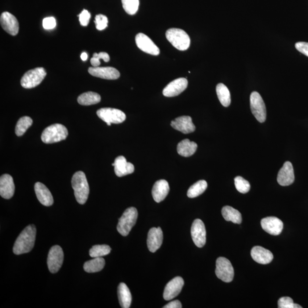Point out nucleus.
<instances>
[{
    "instance_id": "obj_9",
    "label": "nucleus",
    "mask_w": 308,
    "mask_h": 308,
    "mask_svg": "<svg viewBox=\"0 0 308 308\" xmlns=\"http://www.w3.org/2000/svg\"><path fill=\"white\" fill-rule=\"evenodd\" d=\"M250 105L252 114L258 121L264 122L266 117V107L263 98L257 91H253L251 94Z\"/></svg>"
},
{
    "instance_id": "obj_24",
    "label": "nucleus",
    "mask_w": 308,
    "mask_h": 308,
    "mask_svg": "<svg viewBox=\"0 0 308 308\" xmlns=\"http://www.w3.org/2000/svg\"><path fill=\"white\" fill-rule=\"evenodd\" d=\"M252 259L261 264H268L273 259L271 252L260 246L254 247L251 250Z\"/></svg>"
},
{
    "instance_id": "obj_43",
    "label": "nucleus",
    "mask_w": 308,
    "mask_h": 308,
    "mask_svg": "<svg viewBox=\"0 0 308 308\" xmlns=\"http://www.w3.org/2000/svg\"><path fill=\"white\" fill-rule=\"evenodd\" d=\"M164 308H182V303L179 300H176L174 301H172L168 303L167 305H165Z\"/></svg>"
},
{
    "instance_id": "obj_29",
    "label": "nucleus",
    "mask_w": 308,
    "mask_h": 308,
    "mask_svg": "<svg viewBox=\"0 0 308 308\" xmlns=\"http://www.w3.org/2000/svg\"><path fill=\"white\" fill-rule=\"evenodd\" d=\"M101 100L100 95L92 91L83 93L77 99L78 103L83 106L95 105L99 103Z\"/></svg>"
},
{
    "instance_id": "obj_21",
    "label": "nucleus",
    "mask_w": 308,
    "mask_h": 308,
    "mask_svg": "<svg viewBox=\"0 0 308 308\" xmlns=\"http://www.w3.org/2000/svg\"><path fill=\"white\" fill-rule=\"evenodd\" d=\"M15 186L13 178L9 174H4L0 178V195L2 197L10 199L13 197Z\"/></svg>"
},
{
    "instance_id": "obj_32",
    "label": "nucleus",
    "mask_w": 308,
    "mask_h": 308,
    "mask_svg": "<svg viewBox=\"0 0 308 308\" xmlns=\"http://www.w3.org/2000/svg\"><path fill=\"white\" fill-rule=\"evenodd\" d=\"M207 183L206 181L201 180L195 183L193 186L190 187L187 192V196L190 198H194L202 194L207 188Z\"/></svg>"
},
{
    "instance_id": "obj_28",
    "label": "nucleus",
    "mask_w": 308,
    "mask_h": 308,
    "mask_svg": "<svg viewBox=\"0 0 308 308\" xmlns=\"http://www.w3.org/2000/svg\"><path fill=\"white\" fill-rule=\"evenodd\" d=\"M222 215L227 221H230L235 224H240L242 222V217L240 212L230 206H225L222 210Z\"/></svg>"
},
{
    "instance_id": "obj_33",
    "label": "nucleus",
    "mask_w": 308,
    "mask_h": 308,
    "mask_svg": "<svg viewBox=\"0 0 308 308\" xmlns=\"http://www.w3.org/2000/svg\"><path fill=\"white\" fill-rule=\"evenodd\" d=\"M32 124L33 120L29 116H23L21 118L16 124L15 131L16 135L19 136L24 135Z\"/></svg>"
},
{
    "instance_id": "obj_42",
    "label": "nucleus",
    "mask_w": 308,
    "mask_h": 308,
    "mask_svg": "<svg viewBox=\"0 0 308 308\" xmlns=\"http://www.w3.org/2000/svg\"><path fill=\"white\" fill-rule=\"evenodd\" d=\"M295 47L297 51L303 55L308 57V43L306 42H298L295 44Z\"/></svg>"
},
{
    "instance_id": "obj_20",
    "label": "nucleus",
    "mask_w": 308,
    "mask_h": 308,
    "mask_svg": "<svg viewBox=\"0 0 308 308\" xmlns=\"http://www.w3.org/2000/svg\"><path fill=\"white\" fill-rule=\"evenodd\" d=\"M171 126L176 130L185 134L193 132L196 129L193 122L192 118L189 116H182L175 119L171 123Z\"/></svg>"
},
{
    "instance_id": "obj_26",
    "label": "nucleus",
    "mask_w": 308,
    "mask_h": 308,
    "mask_svg": "<svg viewBox=\"0 0 308 308\" xmlns=\"http://www.w3.org/2000/svg\"><path fill=\"white\" fill-rule=\"evenodd\" d=\"M197 148L198 145L196 143L186 139L178 143L177 151L182 157H189L192 156L196 152Z\"/></svg>"
},
{
    "instance_id": "obj_44",
    "label": "nucleus",
    "mask_w": 308,
    "mask_h": 308,
    "mask_svg": "<svg viewBox=\"0 0 308 308\" xmlns=\"http://www.w3.org/2000/svg\"><path fill=\"white\" fill-rule=\"evenodd\" d=\"M87 58H88V56H87V54L86 52H83L81 55V58L82 61H85L87 60Z\"/></svg>"
},
{
    "instance_id": "obj_6",
    "label": "nucleus",
    "mask_w": 308,
    "mask_h": 308,
    "mask_svg": "<svg viewBox=\"0 0 308 308\" xmlns=\"http://www.w3.org/2000/svg\"><path fill=\"white\" fill-rule=\"evenodd\" d=\"M47 76L43 68L30 70L25 74L21 80V85L26 89H32L39 86Z\"/></svg>"
},
{
    "instance_id": "obj_31",
    "label": "nucleus",
    "mask_w": 308,
    "mask_h": 308,
    "mask_svg": "<svg viewBox=\"0 0 308 308\" xmlns=\"http://www.w3.org/2000/svg\"><path fill=\"white\" fill-rule=\"evenodd\" d=\"M216 90L219 100L222 105L224 107L230 106L231 99L230 92L228 87L223 84H219L216 86Z\"/></svg>"
},
{
    "instance_id": "obj_15",
    "label": "nucleus",
    "mask_w": 308,
    "mask_h": 308,
    "mask_svg": "<svg viewBox=\"0 0 308 308\" xmlns=\"http://www.w3.org/2000/svg\"><path fill=\"white\" fill-rule=\"evenodd\" d=\"M184 280L181 277H176L171 280L166 285L164 293L166 300L169 301L177 296L181 292Z\"/></svg>"
},
{
    "instance_id": "obj_11",
    "label": "nucleus",
    "mask_w": 308,
    "mask_h": 308,
    "mask_svg": "<svg viewBox=\"0 0 308 308\" xmlns=\"http://www.w3.org/2000/svg\"><path fill=\"white\" fill-rule=\"evenodd\" d=\"M191 233L195 244L199 248L204 247L206 243V231L205 224L201 219L194 220Z\"/></svg>"
},
{
    "instance_id": "obj_23",
    "label": "nucleus",
    "mask_w": 308,
    "mask_h": 308,
    "mask_svg": "<svg viewBox=\"0 0 308 308\" xmlns=\"http://www.w3.org/2000/svg\"><path fill=\"white\" fill-rule=\"evenodd\" d=\"M35 190L37 199L45 206H51L54 200L51 191L42 183L37 182L35 185Z\"/></svg>"
},
{
    "instance_id": "obj_2",
    "label": "nucleus",
    "mask_w": 308,
    "mask_h": 308,
    "mask_svg": "<svg viewBox=\"0 0 308 308\" xmlns=\"http://www.w3.org/2000/svg\"><path fill=\"white\" fill-rule=\"evenodd\" d=\"M72 185L77 201L80 205H84L90 193L89 183L85 173L82 172L75 173L72 178Z\"/></svg>"
},
{
    "instance_id": "obj_18",
    "label": "nucleus",
    "mask_w": 308,
    "mask_h": 308,
    "mask_svg": "<svg viewBox=\"0 0 308 308\" xmlns=\"http://www.w3.org/2000/svg\"><path fill=\"white\" fill-rule=\"evenodd\" d=\"M294 181L293 165L290 162H286L278 173L277 182L282 186L292 185Z\"/></svg>"
},
{
    "instance_id": "obj_8",
    "label": "nucleus",
    "mask_w": 308,
    "mask_h": 308,
    "mask_svg": "<svg viewBox=\"0 0 308 308\" xmlns=\"http://www.w3.org/2000/svg\"><path fill=\"white\" fill-rule=\"evenodd\" d=\"M97 114L108 126L112 123H121L126 119V114L123 111L114 108H102L97 111Z\"/></svg>"
},
{
    "instance_id": "obj_14",
    "label": "nucleus",
    "mask_w": 308,
    "mask_h": 308,
    "mask_svg": "<svg viewBox=\"0 0 308 308\" xmlns=\"http://www.w3.org/2000/svg\"><path fill=\"white\" fill-rule=\"evenodd\" d=\"M0 23L4 30L12 36H16L19 31V24L15 17L9 13L4 12L0 18Z\"/></svg>"
},
{
    "instance_id": "obj_40",
    "label": "nucleus",
    "mask_w": 308,
    "mask_h": 308,
    "mask_svg": "<svg viewBox=\"0 0 308 308\" xmlns=\"http://www.w3.org/2000/svg\"><path fill=\"white\" fill-rule=\"evenodd\" d=\"M79 20L82 26L86 27L88 26L91 18V15L87 10H83L81 13L78 15Z\"/></svg>"
},
{
    "instance_id": "obj_34",
    "label": "nucleus",
    "mask_w": 308,
    "mask_h": 308,
    "mask_svg": "<svg viewBox=\"0 0 308 308\" xmlns=\"http://www.w3.org/2000/svg\"><path fill=\"white\" fill-rule=\"evenodd\" d=\"M111 250L107 245H96L90 249L89 255L91 257H102L109 255Z\"/></svg>"
},
{
    "instance_id": "obj_39",
    "label": "nucleus",
    "mask_w": 308,
    "mask_h": 308,
    "mask_svg": "<svg viewBox=\"0 0 308 308\" xmlns=\"http://www.w3.org/2000/svg\"><path fill=\"white\" fill-rule=\"evenodd\" d=\"M108 19L103 15H98L95 16L94 23L95 27L98 31H103L107 27Z\"/></svg>"
},
{
    "instance_id": "obj_22",
    "label": "nucleus",
    "mask_w": 308,
    "mask_h": 308,
    "mask_svg": "<svg viewBox=\"0 0 308 308\" xmlns=\"http://www.w3.org/2000/svg\"><path fill=\"white\" fill-rule=\"evenodd\" d=\"M114 167L116 176L122 177L134 173L135 168L134 165L129 163L123 156H119L116 158L114 163L112 164Z\"/></svg>"
},
{
    "instance_id": "obj_1",
    "label": "nucleus",
    "mask_w": 308,
    "mask_h": 308,
    "mask_svg": "<svg viewBox=\"0 0 308 308\" xmlns=\"http://www.w3.org/2000/svg\"><path fill=\"white\" fill-rule=\"evenodd\" d=\"M36 228L34 225H29L21 233L16 240L13 251L17 255L31 252L34 247Z\"/></svg>"
},
{
    "instance_id": "obj_10",
    "label": "nucleus",
    "mask_w": 308,
    "mask_h": 308,
    "mask_svg": "<svg viewBox=\"0 0 308 308\" xmlns=\"http://www.w3.org/2000/svg\"><path fill=\"white\" fill-rule=\"evenodd\" d=\"M64 252L59 245H55L50 249L48 257V268L52 273H56L60 269L64 261Z\"/></svg>"
},
{
    "instance_id": "obj_7",
    "label": "nucleus",
    "mask_w": 308,
    "mask_h": 308,
    "mask_svg": "<svg viewBox=\"0 0 308 308\" xmlns=\"http://www.w3.org/2000/svg\"><path fill=\"white\" fill-rule=\"evenodd\" d=\"M215 273L223 281L231 282L234 279V269L230 260L225 257H219L216 260Z\"/></svg>"
},
{
    "instance_id": "obj_25",
    "label": "nucleus",
    "mask_w": 308,
    "mask_h": 308,
    "mask_svg": "<svg viewBox=\"0 0 308 308\" xmlns=\"http://www.w3.org/2000/svg\"><path fill=\"white\" fill-rule=\"evenodd\" d=\"M170 191L169 183L166 180H160L155 183L152 190V197L157 203L164 201Z\"/></svg>"
},
{
    "instance_id": "obj_13",
    "label": "nucleus",
    "mask_w": 308,
    "mask_h": 308,
    "mask_svg": "<svg viewBox=\"0 0 308 308\" xmlns=\"http://www.w3.org/2000/svg\"><path fill=\"white\" fill-rule=\"evenodd\" d=\"M187 86H188V81L186 78L176 79L165 87L163 94L167 97L178 96L186 89Z\"/></svg>"
},
{
    "instance_id": "obj_17",
    "label": "nucleus",
    "mask_w": 308,
    "mask_h": 308,
    "mask_svg": "<svg viewBox=\"0 0 308 308\" xmlns=\"http://www.w3.org/2000/svg\"><path fill=\"white\" fill-rule=\"evenodd\" d=\"M261 225L265 232L274 236L280 235L284 226L281 220L276 217L264 218L261 220Z\"/></svg>"
},
{
    "instance_id": "obj_35",
    "label": "nucleus",
    "mask_w": 308,
    "mask_h": 308,
    "mask_svg": "<svg viewBox=\"0 0 308 308\" xmlns=\"http://www.w3.org/2000/svg\"><path fill=\"white\" fill-rule=\"evenodd\" d=\"M123 8L126 13L134 15L138 12L139 7V0H122Z\"/></svg>"
},
{
    "instance_id": "obj_16",
    "label": "nucleus",
    "mask_w": 308,
    "mask_h": 308,
    "mask_svg": "<svg viewBox=\"0 0 308 308\" xmlns=\"http://www.w3.org/2000/svg\"><path fill=\"white\" fill-rule=\"evenodd\" d=\"M163 240V232L160 227L151 228L148 232L147 240L149 251L156 252L161 247Z\"/></svg>"
},
{
    "instance_id": "obj_38",
    "label": "nucleus",
    "mask_w": 308,
    "mask_h": 308,
    "mask_svg": "<svg viewBox=\"0 0 308 308\" xmlns=\"http://www.w3.org/2000/svg\"><path fill=\"white\" fill-rule=\"evenodd\" d=\"M279 308H302V306L293 302V299L289 297H281L278 301Z\"/></svg>"
},
{
    "instance_id": "obj_30",
    "label": "nucleus",
    "mask_w": 308,
    "mask_h": 308,
    "mask_svg": "<svg viewBox=\"0 0 308 308\" xmlns=\"http://www.w3.org/2000/svg\"><path fill=\"white\" fill-rule=\"evenodd\" d=\"M105 265V261L102 257H95L87 261L84 264V268L87 273H95L101 271Z\"/></svg>"
},
{
    "instance_id": "obj_41",
    "label": "nucleus",
    "mask_w": 308,
    "mask_h": 308,
    "mask_svg": "<svg viewBox=\"0 0 308 308\" xmlns=\"http://www.w3.org/2000/svg\"><path fill=\"white\" fill-rule=\"evenodd\" d=\"M43 25L46 30H51L56 27V20L53 17H49L43 20Z\"/></svg>"
},
{
    "instance_id": "obj_37",
    "label": "nucleus",
    "mask_w": 308,
    "mask_h": 308,
    "mask_svg": "<svg viewBox=\"0 0 308 308\" xmlns=\"http://www.w3.org/2000/svg\"><path fill=\"white\" fill-rule=\"evenodd\" d=\"M101 59L105 62H107L110 61V56L106 52H101L99 54L95 53L93 57L90 60L91 65L93 67H98L100 64H101V62H100V60Z\"/></svg>"
},
{
    "instance_id": "obj_12",
    "label": "nucleus",
    "mask_w": 308,
    "mask_h": 308,
    "mask_svg": "<svg viewBox=\"0 0 308 308\" xmlns=\"http://www.w3.org/2000/svg\"><path fill=\"white\" fill-rule=\"evenodd\" d=\"M135 42L137 47L141 51L153 56L160 55V51L159 48L154 44L153 41L147 36L143 34V33H138L136 36Z\"/></svg>"
},
{
    "instance_id": "obj_19",
    "label": "nucleus",
    "mask_w": 308,
    "mask_h": 308,
    "mask_svg": "<svg viewBox=\"0 0 308 308\" xmlns=\"http://www.w3.org/2000/svg\"><path fill=\"white\" fill-rule=\"evenodd\" d=\"M88 72L91 76L105 80H116L120 77L119 71L112 67H90Z\"/></svg>"
},
{
    "instance_id": "obj_36",
    "label": "nucleus",
    "mask_w": 308,
    "mask_h": 308,
    "mask_svg": "<svg viewBox=\"0 0 308 308\" xmlns=\"http://www.w3.org/2000/svg\"><path fill=\"white\" fill-rule=\"evenodd\" d=\"M235 185L236 189L240 193L246 194L250 190L251 185L249 183L241 177H237L235 178Z\"/></svg>"
},
{
    "instance_id": "obj_5",
    "label": "nucleus",
    "mask_w": 308,
    "mask_h": 308,
    "mask_svg": "<svg viewBox=\"0 0 308 308\" xmlns=\"http://www.w3.org/2000/svg\"><path fill=\"white\" fill-rule=\"evenodd\" d=\"M138 211L135 207H130L124 212L121 218L119 219L117 230L123 236H126L135 226L138 218Z\"/></svg>"
},
{
    "instance_id": "obj_3",
    "label": "nucleus",
    "mask_w": 308,
    "mask_h": 308,
    "mask_svg": "<svg viewBox=\"0 0 308 308\" xmlns=\"http://www.w3.org/2000/svg\"><path fill=\"white\" fill-rule=\"evenodd\" d=\"M166 36L173 47L180 51H186L190 47L191 43L190 37L182 29H169L166 33Z\"/></svg>"
},
{
    "instance_id": "obj_27",
    "label": "nucleus",
    "mask_w": 308,
    "mask_h": 308,
    "mask_svg": "<svg viewBox=\"0 0 308 308\" xmlns=\"http://www.w3.org/2000/svg\"><path fill=\"white\" fill-rule=\"evenodd\" d=\"M118 294L120 306L123 308L130 307L132 297L127 286L122 282L118 286Z\"/></svg>"
},
{
    "instance_id": "obj_4",
    "label": "nucleus",
    "mask_w": 308,
    "mask_h": 308,
    "mask_svg": "<svg viewBox=\"0 0 308 308\" xmlns=\"http://www.w3.org/2000/svg\"><path fill=\"white\" fill-rule=\"evenodd\" d=\"M68 135V129L61 124L56 123L45 129L41 135V140L45 143H54L65 140Z\"/></svg>"
}]
</instances>
